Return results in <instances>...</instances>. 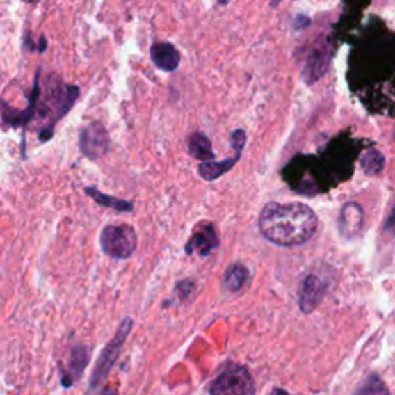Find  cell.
Segmentation results:
<instances>
[{
	"label": "cell",
	"mask_w": 395,
	"mask_h": 395,
	"mask_svg": "<svg viewBox=\"0 0 395 395\" xmlns=\"http://www.w3.org/2000/svg\"><path fill=\"white\" fill-rule=\"evenodd\" d=\"M310 25V19L306 17V16H303V14H300V16H296L293 19V28L295 30H301V28H306Z\"/></svg>",
	"instance_id": "cell-22"
},
{
	"label": "cell",
	"mask_w": 395,
	"mask_h": 395,
	"mask_svg": "<svg viewBox=\"0 0 395 395\" xmlns=\"http://www.w3.org/2000/svg\"><path fill=\"white\" fill-rule=\"evenodd\" d=\"M218 247V235L213 225L206 224L202 225L200 230H196L192 235V238L188 239V243L186 245V252L188 255L198 252L200 255H209V253Z\"/></svg>",
	"instance_id": "cell-13"
},
{
	"label": "cell",
	"mask_w": 395,
	"mask_h": 395,
	"mask_svg": "<svg viewBox=\"0 0 395 395\" xmlns=\"http://www.w3.org/2000/svg\"><path fill=\"white\" fill-rule=\"evenodd\" d=\"M39 81H40V68L38 70L36 77H34L31 95L30 99H28V108L17 110L6 104L5 101H0V115H2V121L5 125L13 127V129H20V127H26L30 124L31 119L36 116V107L42 95Z\"/></svg>",
	"instance_id": "cell-7"
},
{
	"label": "cell",
	"mask_w": 395,
	"mask_h": 395,
	"mask_svg": "<svg viewBox=\"0 0 395 395\" xmlns=\"http://www.w3.org/2000/svg\"><path fill=\"white\" fill-rule=\"evenodd\" d=\"M97 395H118L116 389H113V387H102L101 392H99Z\"/></svg>",
	"instance_id": "cell-25"
},
{
	"label": "cell",
	"mask_w": 395,
	"mask_h": 395,
	"mask_svg": "<svg viewBox=\"0 0 395 395\" xmlns=\"http://www.w3.org/2000/svg\"><path fill=\"white\" fill-rule=\"evenodd\" d=\"M47 47H48V42H47L45 36H40L39 44H38V51H39V53H44L45 49H47Z\"/></svg>",
	"instance_id": "cell-23"
},
{
	"label": "cell",
	"mask_w": 395,
	"mask_h": 395,
	"mask_svg": "<svg viewBox=\"0 0 395 395\" xmlns=\"http://www.w3.org/2000/svg\"><path fill=\"white\" fill-rule=\"evenodd\" d=\"M281 2H283V0H272V3H271V5H272V6H277V5H278V3H281Z\"/></svg>",
	"instance_id": "cell-27"
},
{
	"label": "cell",
	"mask_w": 395,
	"mask_h": 395,
	"mask_svg": "<svg viewBox=\"0 0 395 395\" xmlns=\"http://www.w3.org/2000/svg\"><path fill=\"white\" fill-rule=\"evenodd\" d=\"M259 230L271 243L292 247L309 241L319 227L315 211L300 202H271L259 213Z\"/></svg>",
	"instance_id": "cell-1"
},
{
	"label": "cell",
	"mask_w": 395,
	"mask_h": 395,
	"mask_svg": "<svg viewBox=\"0 0 395 395\" xmlns=\"http://www.w3.org/2000/svg\"><path fill=\"white\" fill-rule=\"evenodd\" d=\"M47 93L42 96L38 102L36 115L40 118H48L49 125H56V122L67 116V113L73 108L74 102L81 95V90L77 86H68L63 83L58 76L48 77Z\"/></svg>",
	"instance_id": "cell-2"
},
{
	"label": "cell",
	"mask_w": 395,
	"mask_h": 395,
	"mask_svg": "<svg viewBox=\"0 0 395 395\" xmlns=\"http://www.w3.org/2000/svg\"><path fill=\"white\" fill-rule=\"evenodd\" d=\"M24 47L28 49V51H38V44H34L31 39V31L26 30L24 33Z\"/></svg>",
	"instance_id": "cell-21"
},
{
	"label": "cell",
	"mask_w": 395,
	"mask_h": 395,
	"mask_svg": "<svg viewBox=\"0 0 395 395\" xmlns=\"http://www.w3.org/2000/svg\"><path fill=\"white\" fill-rule=\"evenodd\" d=\"M272 395H289V394L286 391H283V389H277V391H273Z\"/></svg>",
	"instance_id": "cell-26"
},
{
	"label": "cell",
	"mask_w": 395,
	"mask_h": 395,
	"mask_svg": "<svg viewBox=\"0 0 395 395\" xmlns=\"http://www.w3.org/2000/svg\"><path fill=\"white\" fill-rule=\"evenodd\" d=\"M241 158V153H236L235 152V156L234 158H229V159H224L220 162H215V161H206L202 162L200 166V175L202 176L204 179L207 181H213L216 178H220L224 173H227L232 167H234L236 162Z\"/></svg>",
	"instance_id": "cell-16"
},
{
	"label": "cell",
	"mask_w": 395,
	"mask_h": 395,
	"mask_svg": "<svg viewBox=\"0 0 395 395\" xmlns=\"http://www.w3.org/2000/svg\"><path fill=\"white\" fill-rule=\"evenodd\" d=\"M188 153L200 161H211L215 158L210 139L204 133L195 131L188 136Z\"/></svg>",
	"instance_id": "cell-15"
},
{
	"label": "cell",
	"mask_w": 395,
	"mask_h": 395,
	"mask_svg": "<svg viewBox=\"0 0 395 395\" xmlns=\"http://www.w3.org/2000/svg\"><path fill=\"white\" fill-rule=\"evenodd\" d=\"M209 392L211 395H253L255 385H253L250 372L244 366L229 364L213 380Z\"/></svg>",
	"instance_id": "cell-5"
},
{
	"label": "cell",
	"mask_w": 395,
	"mask_h": 395,
	"mask_svg": "<svg viewBox=\"0 0 395 395\" xmlns=\"http://www.w3.org/2000/svg\"><path fill=\"white\" fill-rule=\"evenodd\" d=\"M24 2H28V3H36L38 0H24Z\"/></svg>",
	"instance_id": "cell-28"
},
{
	"label": "cell",
	"mask_w": 395,
	"mask_h": 395,
	"mask_svg": "<svg viewBox=\"0 0 395 395\" xmlns=\"http://www.w3.org/2000/svg\"><path fill=\"white\" fill-rule=\"evenodd\" d=\"M386 229H395V209L392 210V213L389 215V218H387Z\"/></svg>",
	"instance_id": "cell-24"
},
{
	"label": "cell",
	"mask_w": 395,
	"mask_h": 395,
	"mask_svg": "<svg viewBox=\"0 0 395 395\" xmlns=\"http://www.w3.org/2000/svg\"><path fill=\"white\" fill-rule=\"evenodd\" d=\"M249 281V271L243 264H234L224 275V287L230 292L241 291Z\"/></svg>",
	"instance_id": "cell-17"
},
{
	"label": "cell",
	"mask_w": 395,
	"mask_h": 395,
	"mask_svg": "<svg viewBox=\"0 0 395 395\" xmlns=\"http://www.w3.org/2000/svg\"><path fill=\"white\" fill-rule=\"evenodd\" d=\"M330 63V47L329 42L320 40L316 44L310 54L307 56L305 68H303V77L307 83H314L320 81L328 72Z\"/></svg>",
	"instance_id": "cell-9"
},
{
	"label": "cell",
	"mask_w": 395,
	"mask_h": 395,
	"mask_svg": "<svg viewBox=\"0 0 395 395\" xmlns=\"http://www.w3.org/2000/svg\"><path fill=\"white\" fill-rule=\"evenodd\" d=\"M360 164H362L364 173L378 175L382 173L385 168V156L382 152L377 150V148H371V150L363 153Z\"/></svg>",
	"instance_id": "cell-18"
},
{
	"label": "cell",
	"mask_w": 395,
	"mask_h": 395,
	"mask_svg": "<svg viewBox=\"0 0 395 395\" xmlns=\"http://www.w3.org/2000/svg\"><path fill=\"white\" fill-rule=\"evenodd\" d=\"M91 352L90 348H87L86 344H76L74 348L70 352V357L67 360L65 364H61V385L68 389L74 383H77L81 380V377L86 372L87 366L90 363Z\"/></svg>",
	"instance_id": "cell-8"
},
{
	"label": "cell",
	"mask_w": 395,
	"mask_h": 395,
	"mask_svg": "<svg viewBox=\"0 0 395 395\" xmlns=\"http://www.w3.org/2000/svg\"><path fill=\"white\" fill-rule=\"evenodd\" d=\"M354 395H391V392L378 376H369L357 387Z\"/></svg>",
	"instance_id": "cell-19"
},
{
	"label": "cell",
	"mask_w": 395,
	"mask_h": 395,
	"mask_svg": "<svg viewBox=\"0 0 395 395\" xmlns=\"http://www.w3.org/2000/svg\"><path fill=\"white\" fill-rule=\"evenodd\" d=\"M394 135H395V131H394Z\"/></svg>",
	"instance_id": "cell-30"
},
{
	"label": "cell",
	"mask_w": 395,
	"mask_h": 395,
	"mask_svg": "<svg viewBox=\"0 0 395 395\" xmlns=\"http://www.w3.org/2000/svg\"><path fill=\"white\" fill-rule=\"evenodd\" d=\"M364 213L357 202H346L338 216V230L344 238H357L363 230Z\"/></svg>",
	"instance_id": "cell-10"
},
{
	"label": "cell",
	"mask_w": 395,
	"mask_h": 395,
	"mask_svg": "<svg viewBox=\"0 0 395 395\" xmlns=\"http://www.w3.org/2000/svg\"><path fill=\"white\" fill-rule=\"evenodd\" d=\"M220 2H221V3H225V2H227V0H220Z\"/></svg>",
	"instance_id": "cell-29"
},
{
	"label": "cell",
	"mask_w": 395,
	"mask_h": 395,
	"mask_svg": "<svg viewBox=\"0 0 395 395\" xmlns=\"http://www.w3.org/2000/svg\"><path fill=\"white\" fill-rule=\"evenodd\" d=\"M99 244L107 257L127 259L136 250L138 236L135 229L129 224H110L105 225L99 235Z\"/></svg>",
	"instance_id": "cell-4"
},
{
	"label": "cell",
	"mask_w": 395,
	"mask_h": 395,
	"mask_svg": "<svg viewBox=\"0 0 395 395\" xmlns=\"http://www.w3.org/2000/svg\"><path fill=\"white\" fill-rule=\"evenodd\" d=\"M79 148L86 158L96 161L105 156L110 150L108 131L101 122L86 125L79 135Z\"/></svg>",
	"instance_id": "cell-6"
},
{
	"label": "cell",
	"mask_w": 395,
	"mask_h": 395,
	"mask_svg": "<svg viewBox=\"0 0 395 395\" xmlns=\"http://www.w3.org/2000/svg\"><path fill=\"white\" fill-rule=\"evenodd\" d=\"M324 293H326V286H324L323 281L315 275H309L301 284L300 309L305 314L314 312L321 303Z\"/></svg>",
	"instance_id": "cell-11"
},
{
	"label": "cell",
	"mask_w": 395,
	"mask_h": 395,
	"mask_svg": "<svg viewBox=\"0 0 395 395\" xmlns=\"http://www.w3.org/2000/svg\"><path fill=\"white\" fill-rule=\"evenodd\" d=\"M193 292V283H190V281H181V283L176 286V295L179 296V300H184L188 298L190 295Z\"/></svg>",
	"instance_id": "cell-20"
},
{
	"label": "cell",
	"mask_w": 395,
	"mask_h": 395,
	"mask_svg": "<svg viewBox=\"0 0 395 395\" xmlns=\"http://www.w3.org/2000/svg\"><path fill=\"white\" fill-rule=\"evenodd\" d=\"M150 56L154 65H156L162 72L173 73L178 70L181 54L175 45L168 44V42H158L153 44L150 48Z\"/></svg>",
	"instance_id": "cell-12"
},
{
	"label": "cell",
	"mask_w": 395,
	"mask_h": 395,
	"mask_svg": "<svg viewBox=\"0 0 395 395\" xmlns=\"http://www.w3.org/2000/svg\"><path fill=\"white\" fill-rule=\"evenodd\" d=\"M131 329H133V319L127 316V319H124L121 324H119L115 337H113L111 340L105 344V348L101 350V355H99L95 369L91 372L90 377V391H96L97 387L108 378L113 366L116 364L119 355H121V350L124 348L127 338H129L131 332Z\"/></svg>",
	"instance_id": "cell-3"
},
{
	"label": "cell",
	"mask_w": 395,
	"mask_h": 395,
	"mask_svg": "<svg viewBox=\"0 0 395 395\" xmlns=\"http://www.w3.org/2000/svg\"><path fill=\"white\" fill-rule=\"evenodd\" d=\"M83 192H86V195L90 196L91 200H93L97 206H101V207L113 209V210L119 211V213H130V211H133V202L104 193L96 187H86Z\"/></svg>",
	"instance_id": "cell-14"
}]
</instances>
